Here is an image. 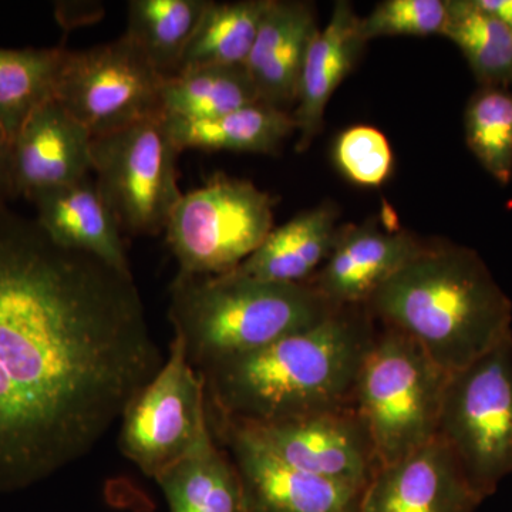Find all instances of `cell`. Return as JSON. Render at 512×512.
<instances>
[{"mask_svg":"<svg viewBox=\"0 0 512 512\" xmlns=\"http://www.w3.org/2000/svg\"><path fill=\"white\" fill-rule=\"evenodd\" d=\"M164 77L126 35L84 50L64 49L55 100L92 137L164 117Z\"/></svg>","mask_w":512,"mask_h":512,"instance_id":"cell-9","label":"cell"},{"mask_svg":"<svg viewBox=\"0 0 512 512\" xmlns=\"http://www.w3.org/2000/svg\"><path fill=\"white\" fill-rule=\"evenodd\" d=\"M483 501L436 437L409 456L380 466L363 491L359 512H474Z\"/></svg>","mask_w":512,"mask_h":512,"instance_id":"cell-14","label":"cell"},{"mask_svg":"<svg viewBox=\"0 0 512 512\" xmlns=\"http://www.w3.org/2000/svg\"><path fill=\"white\" fill-rule=\"evenodd\" d=\"M448 18L441 36L458 46L483 87L512 86V35L476 0H447Z\"/></svg>","mask_w":512,"mask_h":512,"instance_id":"cell-26","label":"cell"},{"mask_svg":"<svg viewBox=\"0 0 512 512\" xmlns=\"http://www.w3.org/2000/svg\"><path fill=\"white\" fill-rule=\"evenodd\" d=\"M426 248L419 238L386 220L346 225L308 284L338 308L365 306L380 286Z\"/></svg>","mask_w":512,"mask_h":512,"instance_id":"cell-13","label":"cell"},{"mask_svg":"<svg viewBox=\"0 0 512 512\" xmlns=\"http://www.w3.org/2000/svg\"><path fill=\"white\" fill-rule=\"evenodd\" d=\"M234 423L289 466L355 490L365 491L380 467L353 404L279 423Z\"/></svg>","mask_w":512,"mask_h":512,"instance_id":"cell-11","label":"cell"},{"mask_svg":"<svg viewBox=\"0 0 512 512\" xmlns=\"http://www.w3.org/2000/svg\"><path fill=\"white\" fill-rule=\"evenodd\" d=\"M165 123L181 151L276 154L296 131L292 113L262 101L218 119L183 121L165 117Z\"/></svg>","mask_w":512,"mask_h":512,"instance_id":"cell-21","label":"cell"},{"mask_svg":"<svg viewBox=\"0 0 512 512\" xmlns=\"http://www.w3.org/2000/svg\"><path fill=\"white\" fill-rule=\"evenodd\" d=\"M376 323L366 306H343L312 328L197 370L207 412L269 424L352 406Z\"/></svg>","mask_w":512,"mask_h":512,"instance_id":"cell-2","label":"cell"},{"mask_svg":"<svg viewBox=\"0 0 512 512\" xmlns=\"http://www.w3.org/2000/svg\"><path fill=\"white\" fill-rule=\"evenodd\" d=\"M120 420L121 454L153 480L210 430L204 380L180 336L174 335L170 355L128 400Z\"/></svg>","mask_w":512,"mask_h":512,"instance_id":"cell-10","label":"cell"},{"mask_svg":"<svg viewBox=\"0 0 512 512\" xmlns=\"http://www.w3.org/2000/svg\"><path fill=\"white\" fill-rule=\"evenodd\" d=\"M316 32L309 3L269 0L245 63L262 103L282 110L295 103L303 62Z\"/></svg>","mask_w":512,"mask_h":512,"instance_id":"cell-16","label":"cell"},{"mask_svg":"<svg viewBox=\"0 0 512 512\" xmlns=\"http://www.w3.org/2000/svg\"><path fill=\"white\" fill-rule=\"evenodd\" d=\"M437 437L483 500L512 473V336L451 373Z\"/></svg>","mask_w":512,"mask_h":512,"instance_id":"cell-6","label":"cell"},{"mask_svg":"<svg viewBox=\"0 0 512 512\" xmlns=\"http://www.w3.org/2000/svg\"><path fill=\"white\" fill-rule=\"evenodd\" d=\"M16 197L77 183L93 173L92 134L52 99L26 120L12 140Z\"/></svg>","mask_w":512,"mask_h":512,"instance_id":"cell-15","label":"cell"},{"mask_svg":"<svg viewBox=\"0 0 512 512\" xmlns=\"http://www.w3.org/2000/svg\"><path fill=\"white\" fill-rule=\"evenodd\" d=\"M259 101L245 66L192 67L164 79L163 109L168 119H218Z\"/></svg>","mask_w":512,"mask_h":512,"instance_id":"cell-22","label":"cell"},{"mask_svg":"<svg viewBox=\"0 0 512 512\" xmlns=\"http://www.w3.org/2000/svg\"><path fill=\"white\" fill-rule=\"evenodd\" d=\"M467 146L498 183L512 178V92L501 87L478 90L466 111Z\"/></svg>","mask_w":512,"mask_h":512,"instance_id":"cell-27","label":"cell"},{"mask_svg":"<svg viewBox=\"0 0 512 512\" xmlns=\"http://www.w3.org/2000/svg\"><path fill=\"white\" fill-rule=\"evenodd\" d=\"M338 215L332 204L295 215L272 229L234 271L261 281L308 284L332 251L340 229Z\"/></svg>","mask_w":512,"mask_h":512,"instance_id":"cell-19","label":"cell"},{"mask_svg":"<svg viewBox=\"0 0 512 512\" xmlns=\"http://www.w3.org/2000/svg\"><path fill=\"white\" fill-rule=\"evenodd\" d=\"M163 362L133 274L0 205V493L92 453Z\"/></svg>","mask_w":512,"mask_h":512,"instance_id":"cell-1","label":"cell"},{"mask_svg":"<svg viewBox=\"0 0 512 512\" xmlns=\"http://www.w3.org/2000/svg\"><path fill=\"white\" fill-rule=\"evenodd\" d=\"M338 309L311 284L261 281L232 271L177 274L168 318L191 365L201 370L312 328Z\"/></svg>","mask_w":512,"mask_h":512,"instance_id":"cell-4","label":"cell"},{"mask_svg":"<svg viewBox=\"0 0 512 512\" xmlns=\"http://www.w3.org/2000/svg\"><path fill=\"white\" fill-rule=\"evenodd\" d=\"M359 20L349 2H336L328 25L318 29L308 47L292 113L299 153L308 150L322 130L326 106L365 46L359 36Z\"/></svg>","mask_w":512,"mask_h":512,"instance_id":"cell-17","label":"cell"},{"mask_svg":"<svg viewBox=\"0 0 512 512\" xmlns=\"http://www.w3.org/2000/svg\"><path fill=\"white\" fill-rule=\"evenodd\" d=\"M180 154L165 116L92 137L94 181L121 231L134 237L163 234L183 197Z\"/></svg>","mask_w":512,"mask_h":512,"instance_id":"cell-8","label":"cell"},{"mask_svg":"<svg viewBox=\"0 0 512 512\" xmlns=\"http://www.w3.org/2000/svg\"><path fill=\"white\" fill-rule=\"evenodd\" d=\"M212 436L237 467L248 512H359L363 491L291 467L248 434L207 412Z\"/></svg>","mask_w":512,"mask_h":512,"instance_id":"cell-12","label":"cell"},{"mask_svg":"<svg viewBox=\"0 0 512 512\" xmlns=\"http://www.w3.org/2000/svg\"><path fill=\"white\" fill-rule=\"evenodd\" d=\"M29 201L35 205L36 221L57 244L97 256L117 271L131 274L123 231L90 175L37 192Z\"/></svg>","mask_w":512,"mask_h":512,"instance_id":"cell-18","label":"cell"},{"mask_svg":"<svg viewBox=\"0 0 512 512\" xmlns=\"http://www.w3.org/2000/svg\"><path fill=\"white\" fill-rule=\"evenodd\" d=\"M16 198L13 184L12 140L0 128V205Z\"/></svg>","mask_w":512,"mask_h":512,"instance_id":"cell-30","label":"cell"},{"mask_svg":"<svg viewBox=\"0 0 512 512\" xmlns=\"http://www.w3.org/2000/svg\"><path fill=\"white\" fill-rule=\"evenodd\" d=\"M448 18L447 0H384L359 20L363 43L383 36L441 35Z\"/></svg>","mask_w":512,"mask_h":512,"instance_id":"cell-29","label":"cell"},{"mask_svg":"<svg viewBox=\"0 0 512 512\" xmlns=\"http://www.w3.org/2000/svg\"><path fill=\"white\" fill-rule=\"evenodd\" d=\"M63 47H0V128L15 138L40 106L55 99Z\"/></svg>","mask_w":512,"mask_h":512,"instance_id":"cell-25","label":"cell"},{"mask_svg":"<svg viewBox=\"0 0 512 512\" xmlns=\"http://www.w3.org/2000/svg\"><path fill=\"white\" fill-rule=\"evenodd\" d=\"M276 198L252 181L212 175L183 194L165 227L178 274H228L254 254L274 229Z\"/></svg>","mask_w":512,"mask_h":512,"instance_id":"cell-7","label":"cell"},{"mask_svg":"<svg viewBox=\"0 0 512 512\" xmlns=\"http://www.w3.org/2000/svg\"><path fill=\"white\" fill-rule=\"evenodd\" d=\"M450 375L413 339L384 326L377 329L357 375L353 407L380 466L436 439Z\"/></svg>","mask_w":512,"mask_h":512,"instance_id":"cell-5","label":"cell"},{"mask_svg":"<svg viewBox=\"0 0 512 512\" xmlns=\"http://www.w3.org/2000/svg\"><path fill=\"white\" fill-rule=\"evenodd\" d=\"M154 480L170 512H248L237 467L212 436L211 427Z\"/></svg>","mask_w":512,"mask_h":512,"instance_id":"cell-20","label":"cell"},{"mask_svg":"<svg viewBox=\"0 0 512 512\" xmlns=\"http://www.w3.org/2000/svg\"><path fill=\"white\" fill-rule=\"evenodd\" d=\"M268 5L269 0L210 2L188 43L180 72L192 67L245 66Z\"/></svg>","mask_w":512,"mask_h":512,"instance_id":"cell-24","label":"cell"},{"mask_svg":"<svg viewBox=\"0 0 512 512\" xmlns=\"http://www.w3.org/2000/svg\"><path fill=\"white\" fill-rule=\"evenodd\" d=\"M210 0H131L124 33L168 79L181 62Z\"/></svg>","mask_w":512,"mask_h":512,"instance_id":"cell-23","label":"cell"},{"mask_svg":"<svg viewBox=\"0 0 512 512\" xmlns=\"http://www.w3.org/2000/svg\"><path fill=\"white\" fill-rule=\"evenodd\" d=\"M476 2L485 12L491 13L503 22L512 35V0H476Z\"/></svg>","mask_w":512,"mask_h":512,"instance_id":"cell-31","label":"cell"},{"mask_svg":"<svg viewBox=\"0 0 512 512\" xmlns=\"http://www.w3.org/2000/svg\"><path fill=\"white\" fill-rule=\"evenodd\" d=\"M333 160L340 173L359 187H380L393 170L389 140L382 131L370 126L343 131L333 147Z\"/></svg>","mask_w":512,"mask_h":512,"instance_id":"cell-28","label":"cell"},{"mask_svg":"<svg viewBox=\"0 0 512 512\" xmlns=\"http://www.w3.org/2000/svg\"><path fill=\"white\" fill-rule=\"evenodd\" d=\"M384 328L457 372L512 336V303L473 249L427 245L366 303Z\"/></svg>","mask_w":512,"mask_h":512,"instance_id":"cell-3","label":"cell"}]
</instances>
